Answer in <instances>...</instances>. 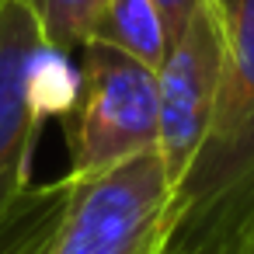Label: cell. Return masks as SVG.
Returning <instances> with one entry per match:
<instances>
[{
    "instance_id": "7a4b0ae2",
    "label": "cell",
    "mask_w": 254,
    "mask_h": 254,
    "mask_svg": "<svg viewBox=\"0 0 254 254\" xmlns=\"http://www.w3.org/2000/svg\"><path fill=\"white\" fill-rule=\"evenodd\" d=\"M70 178L105 174L157 150V70L112 46L84 42L73 105L66 108Z\"/></svg>"
},
{
    "instance_id": "30bf717a",
    "label": "cell",
    "mask_w": 254,
    "mask_h": 254,
    "mask_svg": "<svg viewBox=\"0 0 254 254\" xmlns=\"http://www.w3.org/2000/svg\"><path fill=\"white\" fill-rule=\"evenodd\" d=\"M49 247H53V244H49ZM49 247H46V251H39V254H49Z\"/></svg>"
},
{
    "instance_id": "3957f363",
    "label": "cell",
    "mask_w": 254,
    "mask_h": 254,
    "mask_svg": "<svg viewBox=\"0 0 254 254\" xmlns=\"http://www.w3.org/2000/svg\"><path fill=\"white\" fill-rule=\"evenodd\" d=\"M167 209L171 181L157 150L94 178H73L49 254H157Z\"/></svg>"
},
{
    "instance_id": "52a82bcc",
    "label": "cell",
    "mask_w": 254,
    "mask_h": 254,
    "mask_svg": "<svg viewBox=\"0 0 254 254\" xmlns=\"http://www.w3.org/2000/svg\"><path fill=\"white\" fill-rule=\"evenodd\" d=\"M25 4L35 11L46 42L66 56L91 39L94 21L108 0H25Z\"/></svg>"
},
{
    "instance_id": "7c38bea8",
    "label": "cell",
    "mask_w": 254,
    "mask_h": 254,
    "mask_svg": "<svg viewBox=\"0 0 254 254\" xmlns=\"http://www.w3.org/2000/svg\"><path fill=\"white\" fill-rule=\"evenodd\" d=\"M157 254H160V251H157Z\"/></svg>"
},
{
    "instance_id": "ba28073f",
    "label": "cell",
    "mask_w": 254,
    "mask_h": 254,
    "mask_svg": "<svg viewBox=\"0 0 254 254\" xmlns=\"http://www.w3.org/2000/svg\"><path fill=\"white\" fill-rule=\"evenodd\" d=\"M153 4H157V11H160V18H164L167 39H174V35L188 25V18L205 4V0H153Z\"/></svg>"
},
{
    "instance_id": "6da1fadb",
    "label": "cell",
    "mask_w": 254,
    "mask_h": 254,
    "mask_svg": "<svg viewBox=\"0 0 254 254\" xmlns=\"http://www.w3.org/2000/svg\"><path fill=\"white\" fill-rule=\"evenodd\" d=\"M219 98L171 191L160 254H240L254 230V0H223Z\"/></svg>"
},
{
    "instance_id": "9c48e42d",
    "label": "cell",
    "mask_w": 254,
    "mask_h": 254,
    "mask_svg": "<svg viewBox=\"0 0 254 254\" xmlns=\"http://www.w3.org/2000/svg\"><path fill=\"white\" fill-rule=\"evenodd\" d=\"M240 254H254V230H251V237L244 240V247H240Z\"/></svg>"
},
{
    "instance_id": "8fae6325",
    "label": "cell",
    "mask_w": 254,
    "mask_h": 254,
    "mask_svg": "<svg viewBox=\"0 0 254 254\" xmlns=\"http://www.w3.org/2000/svg\"><path fill=\"white\" fill-rule=\"evenodd\" d=\"M212 4H216V7H219V4H223V0H212Z\"/></svg>"
},
{
    "instance_id": "8992f818",
    "label": "cell",
    "mask_w": 254,
    "mask_h": 254,
    "mask_svg": "<svg viewBox=\"0 0 254 254\" xmlns=\"http://www.w3.org/2000/svg\"><path fill=\"white\" fill-rule=\"evenodd\" d=\"M87 42L119 49L122 56L157 70L167 53V28L153 0H108Z\"/></svg>"
},
{
    "instance_id": "5b68a950",
    "label": "cell",
    "mask_w": 254,
    "mask_h": 254,
    "mask_svg": "<svg viewBox=\"0 0 254 254\" xmlns=\"http://www.w3.org/2000/svg\"><path fill=\"white\" fill-rule=\"evenodd\" d=\"M49 49L25 0H0V226L32 188L28 167L35 136L53 112L42 91Z\"/></svg>"
},
{
    "instance_id": "277c9868",
    "label": "cell",
    "mask_w": 254,
    "mask_h": 254,
    "mask_svg": "<svg viewBox=\"0 0 254 254\" xmlns=\"http://www.w3.org/2000/svg\"><path fill=\"white\" fill-rule=\"evenodd\" d=\"M223 80V18L212 0L167 42L157 66V153L171 191L205 139Z\"/></svg>"
}]
</instances>
